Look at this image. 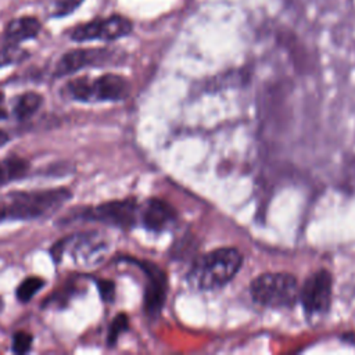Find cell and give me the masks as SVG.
Segmentation results:
<instances>
[{
    "mask_svg": "<svg viewBox=\"0 0 355 355\" xmlns=\"http://www.w3.org/2000/svg\"><path fill=\"white\" fill-rule=\"evenodd\" d=\"M241 265L243 255L237 248H216L196 259L187 273V280L200 290L220 288L236 276Z\"/></svg>",
    "mask_w": 355,
    "mask_h": 355,
    "instance_id": "7a4b0ae2",
    "label": "cell"
},
{
    "mask_svg": "<svg viewBox=\"0 0 355 355\" xmlns=\"http://www.w3.org/2000/svg\"><path fill=\"white\" fill-rule=\"evenodd\" d=\"M139 216L143 226L154 233H162L172 229L178 220L173 207L159 198L147 200Z\"/></svg>",
    "mask_w": 355,
    "mask_h": 355,
    "instance_id": "8fae6325",
    "label": "cell"
},
{
    "mask_svg": "<svg viewBox=\"0 0 355 355\" xmlns=\"http://www.w3.org/2000/svg\"><path fill=\"white\" fill-rule=\"evenodd\" d=\"M33 337L26 331H15L12 336V352L26 354L32 348Z\"/></svg>",
    "mask_w": 355,
    "mask_h": 355,
    "instance_id": "d6986e66",
    "label": "cell"
},
{
    "mask_svg": "<svg viewBox=\"0 0 355 355\" xmlns=\"http://www.w3.org/2000/svg\"><path fill=\"white\" fill-rule=\"evenodd\" d=\"M72 197L67 187L43 190H17L0 197V223L35 220L49 216Z\"/></svg>",
    "mask_w": 355,
    "mask_h": 355,
    "instance_id": "6da1fadb",
    "label": "cell"
},
{
    "mask_svg": "<svg viewBox=\"0 0 355 355\" xmlns=\"http://www.w3.org/2000/svg\"><path fill=\"white\" fill-rule=\"evenodd\" d=\"M129 80L118 73H103L94 79L89 76H78L69 79L61 90V94L78 103H100V101H122L129 96Z\"/></svg>",
    "mask_w": 355,
    "mask_h": 355,
    "instance_id": "3957f363",
    "label": "cell"
},
{
    "mask_svg": "<svg viewBox=\"0 0 355 355\" xmlns=\"http://www.w3.org/2000/svg\"><path fill=\"white\" fill-rule=\"evenodd\" d=\"M29 171V164L26 159L12 155L4 159H0V186H4L10 182L22 179Z\"/></svg>",
    "mask_w": 355,
    "mask_h": 355,
    "instance_id": "5bb4252c",
    "label": "cell"
},
{
    "mask_svg": "<svg viewBox=\"0 0 355 355\" xmlns=\"http://www.w3.org/2000/svg\"><path fill=\"white\" fill-rule=\"evenodd\" d=\"M129 327V319L125 313H118L112 320L111 324L108 327V334H107V344L108 345H114L118 340V337L121 336V333H123L126 329Z\"/></svg>",
    "mask_w": 355,
    "mask_h": 355,
    "instance_id": "ac0fdd59",
    "label": "cell"
},
{
    "mask_svg": "<svg viewBox=\"0 0 355 355\" xmlns=\"http://www.w3.org/2000/svg\"><path fill=\"white\" fill-rule=\"evenodd\" d=\"M42 22L35 15H21L10 19L3 31L4 43L21 44L22 42L36 39L42 32Z\"/></svg>",
    "mask_w": 355,
    "mask_h": 355,
    "instance_id": "7c38bea8",
    "label": "cell"
},
{
    "mask_svg": "<svg viewBox=\"0 0 355 355\" xmlns=\"http://www.w3.org/2000/svg\"><path fill=\"white\" fill-rule=\"evenodd\" d=\"M43 96L37 92H25L12 98L11 111L18 121H26L33 116L43 105Z\"/></svg>",
    "mask_w": 355,
    "mask_h": 355,
    "instance_id": "4fadbf2b",
    "label": "cell"
},
{
    "mask_svg": "<svg viewBox=\"0 0 355 355\" xmlns=\"http://www.w3.org/2000/svg\"><path fill=\"white\" fill-rule=\"evenodd\" d=\"M65 248H69L71 257L76 263L94 265L98 262L100 254L105 248V243L94 233H82L65 237L51 248L54 262H60L61 252Z\"/></svg>",
    "mask_w": 355,
    "mask_h": 355,
    "instance_id": "9c48e42d",
    "label": "cell"
},
{
    "mask_svg": "<svg viewBox=\"0 0 355 355\" xmlns=\"http://www.w3.org/2000/svg\"><path fill=\"white\" fill-rule=\"evenodd\" d=\"M98 294L104 302H112L115 298V284L111 280L100 279L96 282Z\"/></svg>",
    "mask_w": 355,
    "mask_h": 355,
    "instance_id": "ffe728a7",
    "label": "cell"
},
{
    "mask_svg": "<svg viewBox=\"0 0 355 355\" xmlns=\"http://www.w3.org/2000/svg\"><path fill=\"white\" fill-rule=\"evenodd\" d=\"M8 140H10V136L3 129H0V147H3Z\"/></svg>",
    "mask_w": 355,
    "mask_h": 355,
    "instance_id": "7402d4cb",
    "label": "cell"
},
{
    "mask_svg": "<svg viewBox=\"0 0 355 355\" xmlns=\"http://www.w3.org/2000/svg\"><path fill=\"white\" fill-rule=\"evenodd\" d=\"M85 0H50L49 4V15L51 18H65L73 14Z\"/></svg>",
    "mask_w": 355,
    "mask_h": 355,
    "instance_id": "e0dca14e",
    "label": "cell"
},
{
    "mask_svg": "<svg viewBox=\"0 0 355 355\" xmlns=\"http://www.w3.org/2000/svg\"><path fill=\"white\" fill-rule=\"evenodd\" d=\"M8 118V111L6 108V96L3 92H0V121Z\"/></svg>",
    "mask_w": 355,
    "mask_h": 355,
    "instance_id": "44dd1931",
    "label": "cell"
},
{
    "mask_svg": "<svg viewBox=\"0 0 355 355\" xmlns=\"http://www.w3.org/2000/svg\"><path fill=\"white\" fill-rule=\"evenodd\" d=\"M123 61V53L111 47H80L71 49L57 60L53 75L55 78L69 76L85 68H103L118 65Z\"/></svg>",
    "mask_w": 355,
    "mask_h": 355,
    "instance_id": "8992f818",
    "label": "cell"
},
{
    "mask_svg": "<svg viewBox=\"0 0 355 355\" xmlns=\"http://www.w3.org/2000/svg\"><path fill=\"white\" fill-rule=\"evenodd\" d=\"M252 300L266 308H286L298 300L297 279L286 272H268L257 276L250 286Z\"/></svg>",
    "mask_w": 355,
    "mask_h": 355,
    "instance_id": "277c9868",
    "label": "cell"
},
{
    "mask_svg": "<svg viewBox=\"0 0 355 355\" xmlns=\"http://www.w3.org/2000/svg\"><path fill=\"white\" fill-rule=\"evenodd\" d=\"M333 279L330 272L319 269L313 272L298 293L304 312L308 318H319L330 309Z\"/></svg>",
    "mask_w": 355,
    "mask_h": 355,
    "instance_id": "ba28073f",
    "label": "cell"
},
{
    "mask_svg": "<svg viewBox=\"0 0 355 355\" xmlns=\"http://www.w3.org/2000/svg\"><path fill=\"white\" fill-rule=\"evenodd\" d=\"M133 22L122 14H110L107 17H96L73 25L68 31V37L76 43L85 42H114L130 35Z\"/></svg>",
    "mask_w": 355,
    "mask_h": 355,
    "instance_id": "52a82bcc",
    "label": "cell"
},
{
    "mask_svg": "<svg viewBox=\"0 0 355 355\" xmlns=\"http://www.w3.org/2000/svg\"><path fill=\"white\" fill-rule=\"evenodd\" d=\"M135 265H137L146 276V287H144V311L150 316H157L166 298L168 280L165 272L158 268V265L150 261H141L135 258H125Z\"/></svg>",
    "mask_w": 355,
    "mask_h": 355,
    "instance_id": "30bf717a",
    "label": "cell"
},
{
    "mask_svg": "<svg viewBox=\"0 0 355 355\" xmlns=\"http://www.w3.org/2000/svg\"><path fill=\"white\" fill-rule=\"evenodd\" d=\"M79 212H72V216L61 218L60 222L69 223L71 220L100 222L119 229H132L139 219V205L135 198L111 200L97 205L79 208Z\"/></svg>",
    "mask_w": 355,
    "mask_h": 355,
    "instance_id": "5b68a950",
    "label": "cell"
},
{
    "mask_svg": "<svg viewBox=\"0 0 355 355\" xmlns=\"http://www.w3.org/2000/svg\"><path fill=\"white\" fill-rule=\"evenodd\" d=\"M46 284V280H43L39 276H28L26 279H24L15 290V295L17 300L19 302H29Z\"/></svg>",
    "mask_w": 355,
    "mask_h": 355,
    "instance_id": "9a60e30c",
    "label": "cell"
},
{
    "mask_svg": "<svg viewBox=\"0 0 355 355\" xmlns=\"http://www.w3.org/2000/svg\"><path fill=\"white\" fill-rule=\"evenodd\" d=\"M29 51L21 47V44L4 43V46L0 49V68L19 64L29 58Z\"/></svg>",
    "mask_w": 355,
    "mask_h": 355,
    "instance_id": "2e32d148",
    "label": "cell"
}]
</instances>
